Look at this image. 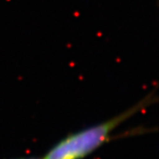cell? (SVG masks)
<instances>
[{
    "label": "cell",
    "instance_id": "obj_2",
    "mask_svg": "<svg viewBox=\"0 0 159 159\" xmlns=\"http://www.w3.org/2000/svg\"><path fill=\"white\" fill-rule=\"evenodd\" d=\"M17 159H42V158H36V157H23V158H17Z\"/></svg>",
    "mask_w": 159,
    "mask_h": 159
},
{
    "label": "cell",
    "instance_id": "obj_1",
    "mask_svg": "<svg viewBox=\"0 0 159 159\" xmlns=\"http://www.w3.org/2000/svg\"><path fill=\"white\" fill-rule=\"evenodd\" d=\"M157 101L156 89L111 119L72 133L53 145L42 159H84L110 142L111 134L122 123Z\"/></svg>",
    "mask_w": 159,
    "mask_h": 159
}]
</instances>
